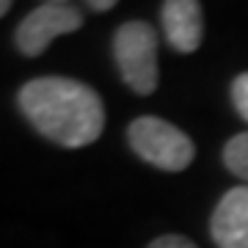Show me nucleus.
Returning a JSON list of instances; mask_svg holds the SVG:
<instances>
[{
	"label": "nucleus",
	"instance_id": "obj_4",
	"mask_svg": "<svg viewBox=\"0 0 248 248\" xmlns=\"http://www.w3.org/2000/svg\"><path fill=\"white\" fill-rule=\"evenodd\" d=\"M83 25V11L75 3H63V0H50V3H39L31 14L14 31V45L22 55L36 58L55 42L58 36L72 33Z\"/></svg>",
	"mask_w": 248,
	"mask_h": 248
},
{
	"label": "nucleus",
	"instance_id": "obj_2",
	"mask_svg": "<svg viewBox=\"0 0 248 248\" xmlns=\"http://www.w3.org/2000/svg\"><path fill=\"white\" fill-rule=\"evenodd\" d=\"M127 141L141 160L160 171H185L196 157V143L179 127L157 116H141L127 127Z\"/></svg>",
	"mask_w": 248,
	"mask_h": 248
},
{
	"label": "nucleus",
	"instance_id": "obj_10",
	"mask_svg": "<svg viewBox=\"0 0 248 248\" xmlns=\"http://www.w3.org/2000/svg\"><path fill=\"white\" fill-rule=\"evenodd\" d=\"M113 6H116L113 0H91V3H89V9L91 11H99V14H102V11H110Z\"/></svg>",
	"mask_w": 248,
	"mask_h": 248
},
{
	"label": "nucleus",
	"instance_id": "obj_7",
	"mask_svg": "<svg viewBox=\"0 0 248 248\" xmlns=\"http://www.w3.org/2000/svg\"><path fill=\"white\" fill-rule=\"evenodd\" d=\"M223 166H226L237 179H243L248 185V130L234 135V138L223 146Z\"/></svg>",
	"mask_w": 248,
	"mask_h": 248
},
{
	"label": "nucleus",
	"instance_id": "obj_1",
	"mask_svg": "<svg viewBox=\"0 0 248 248\" xmlns=\"http://www.w3.org/2000/svg\"><path fill=\"white\" fill-rule=\"evenodd\" d=\"M19 110L47 141L80 149L105 130V105L91 86L75 78H36L19 89Z\"/></svg>",
	"mask_w": 248,
	"mask_h": 248
},
{
	"label": "nucleus",
	"instance_id": "obj_11",
	"mask_svg": "<svg viewBox=\"0 0 248 248\" xmlns=\"http://www.w3.org/2000/svg\"><path fill=\"white\" fill-rule=\"evenodd\" d=\"M9 11H11V3L9 0H0V17H6Z\"/></svg>",
	"mask_w": 248,
	"mask_h": 248
},
{
	"label": "nucleus",
	"instance_id": "obj_8",
	"mask_svg": "<svg viewBox=\"0 0 248 248\" xmlns=\"http://www.w3.org/2000/svg\"><path fill=\"white\" fill-rule=\"evenodd\" d=\"M232 105L248 122V72L237 75L234 83H232Z\"/></svg>",
	"mask_w": 248,
	"mask_h": 248
},
{
	"label": "nucleus",
	"instance_id": "obj_3",
	"mask_svg": "<svg viewBox=\"0 0 248 248\" xmlns=\"http://www.w3.org/2000/svg\"><path fill=\"white\" fill-rule=\"evenodd\" d=\"M113 55L124 83L135 94L146 97L157 89V31L149 22H124L113 33Z\"/></svg>",
	"mask_w": 248,
	"mask_h": 248
},
{
	"label": "nucleus",
	"instance_id": "obj_9",
	"mask_svg": "<svg viewBox=\"0 0 248 248\" xmlns=\"http://www.w3.org/2000/svg\"><path fill=\"white\" fill-rule=\"evenodd\" d=\"M149 248H199L193 240L182 237V234H163V237L152 240Z\"/></svg>",
	"mask_w": 248,
	"mask_h": 248
},
{
	"label": "nucleus",
	"instance_id": "obj_5",
	"mask_svg": "<svg viewBox=\"0 0 248 248\" xmlns=\"http://www.w3.org/2000/svg\"><path fill=\"white\" fill-rule=\"evenodd\" d=\"M210 234L218 248H248V185L232 187L221 196Z\"/></svg>",
	"mask_w": 248,
	"mask_h": 248
},
{
	"label": "nucleus",
	"instance_id": "obj_6",
	"mask_svg": "<svg viewBox=\"0 0 248 248\" xmlns=\"http://www.w3.org/2000/svg\"><path fill=\"white\" fill-rule=\"evenodd\" d=\"M163 33L177 53H196L204 39V11L196 0H166L160 6Z\"/></svg>",
	"mask_w": 248,
	"mask_h": 248
}]
</instances>
